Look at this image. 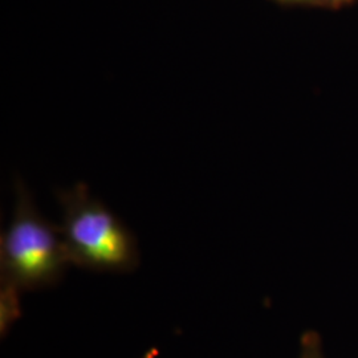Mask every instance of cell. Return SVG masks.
<instances>
[{
	"instance_id": "obj_4",
	"label": "cell",
	"mask_w": 358,
	"mask_h": 358,
	"mask_svg": "<svg viewBox=\"0 0 358 358\" xmlns=\"http://www.w3.org/2000/svg\"><path fill=\"white\" fill-rule=\"evenodd\" d=\"M355 0H317V6H324V7H332V8H338L344 7Z\"/></svg>"
},
{
	"instance_id": "obj_3",
	"label": "cell",
	"mask_w": 358,
	"mask_h": 358,
	"mask_svg": "<svg viewBox=\"0 0 358 358\" xmlns=\"http://www.w3.org/2000/svg\"><path fill=\"white\" fill-rule=\"evenodd\" d=\"M299 358H325V350L319 333L310 331L301 337Z\"/></svg>"
},
{
	"instance_id": "obj_1",
	"label": "cell",
	"mask_w": 358,
	"mask_h": 358,
	"mask_svg": "<svg viewBox=\"0 0 358 358\" xmlns=\"http://www.w3.org/2000/svg\"><path fill=\"white\" fill-rule=\"evenodd\" d=\"M63 226L59 229L69 263L96 271H129L138 260L136 242L125 226L85 185L62 194Z\"/></svg>"
},
{
	"instance_id": "obj_5",
	"label": "cell",
	"mask_w": 358,
	"mask_h": 358,
	"mask_svg": "<svg viewBox=\"0 0 358 358\" xmlns=\"http://www.w3.org/2000/svg\"><path fill=\"white\" fill-rule=\"evenodd\" d=\"M282 3H291V4H317V0H279Z\"/></svg>"
},
{
	"instance_id": "obj_2",
	"label": "cell",
	"mask_w": 358,
	"mask_h": 358,
	"mask_svg": "<svg viewBox=\"0 0 358 358\" xmlns=\"http://www.w3.org/2000/svg\"><path fill=\"white\" fill-rule=\"evenodd\" d=\"M66 264L60 230L38 214L23 185H17L15 214L0 243L3 280L16 288H38L56 282Z\"/></svg>"
}]
</instances>
